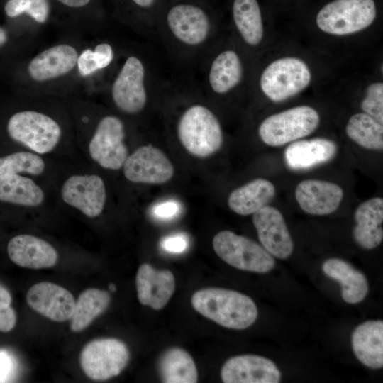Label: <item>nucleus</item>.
I'll use <instances>...</instances> for the list:
<instances>
[{"mask_svg": "<svg viewBox=\"0 0 383 383\" xmlns=\"http://www.w3.org/2000/svg\"><path fill=\"white\" fill-rule=\"evenodd\" d=\"M179 140L191 155L204 158L218 151L223 134L217 116L207 106L194 104L180 116L177 126Z\"/></svg>", "mask_w": 383, "mask_h": 383, "instance_id": "4", "label": "nucleus"}, {"mask_svg": "<svg viewBox=\"0 0 383 383\" xmlns=\"http://www.w3.org/2000/svg\"><path fill=\"white\" fill-rule=\"evenodd\" d=\"M70 160L47 157L19 148L0 155V176H30L54 185L62 167Z\"/></svg>", "mask_w": 383, "mask_h": 383, "instance_id": "14", "label": "nucleus"}, {"mask_svg": "<svg viewBox=\"0 0 383 383\" xmlns=\"http://www.w3.org/2000/svg\"><path fill=\"white\" fill-rule=\"evenodd\" d=\"M233 19L243 41L250 46L259 45L264 35L261 11L257 0H234Z\"/></svg>", "mask_w": 383, "mask_h": 383, "instance_id": "29", "label": "nucleus"}, {"mask_svg": "<svg viewBox=\"0 0 383 383\" xmlns=\"http://www.w3.org/2000/svg\"><path fill=\"white\" fill-rule=\"evenodd\" d=\"M6 132L18 148L54 158L84 160L67 126L45 110L30 108L13 113L7 120Z\"/></svg>", "mask_w": 383, "mask_h": 383, "instance_id": "1", "label": "nucleus"}, {"mask_svg": "<svg viewBox=\"0 0 383 383\" xmlns=\"http://www.w3.org/2000/svg\"><path fill=\"white\" fill-rule=\"evenodd\" d=\"M252 223L261 245L279 259L289 257L294 243L282 213L275 207L265 206L252 214Z\"/></svg>", "mask_w": 383, "mask_h": 383, "instance_id": "15", "label": "nucleus"}, {"mask_svg": "<svg viewBox=\"0 0 383 383\" xmlns=\"http://www.w3.org/2000/svg\"><path fill=\"white\" fill-rule=\"evenodd\" d=\"M225 383H278L281 372L271 360L256 355H242L228 359L221 371Z\"/></svg>", "mask_w": 383, "mask_h": 383, "instance_id": "17", "label": "nucleus"}, {"mask_svg": "<svg viewBox=\"0 0 383 383\" xmlns=\"http://www.w3.org/2000/svg\"><path fill=\"white\" fill-rule=\"evenodd\" d=\"M62 4L72 7L79 8L87 5L91 0H57Z\"/></svg>", "mask_w": 383, "mask_h": 383, "instance_id": "39", "label": "nucleus"}, {"mask_svg": "<svg viewBox=\"0 0 383 383\" xmlns=\"http://www.w3.org/2000/svg\"><path fill=\"white\" fill-rule=\"evenodd\" d=\"M4 11L10 18L26 13L35 21L43 23L48 18L50 5L48 0H8Z\"/></svg>", "mask_w": 383, "mask_h": 383, "instance_id": "33", "label": "nucleus"}, {"mask_svg": "<svg viewBox=\"0 0 383 383\" xmlns=\"http://www.w3.org/2000/svg\"><path fill=\"white\" fill-rule=\"evenodd\" d=\"M111 301L109 293L105 290L89 288L79 294L70 318L71 330L79 332L84 330L108 307Z\"/></svg>", "mask_w": 383, "mask_h": 383, "instance_id": "30", "label": "nucleus"}, {"mask_svg": "<svg viewBox=\"0 0 383 383\" xmlns=\"http://www.w3.org/2000/svg\"><path fill=\"white\" fill-rule=\"evenodd\" d=\"M9 39L7 31L0 26V48L6 44Z\"/></svg>", "mask_w": 383, "mask_h": 383, "instance_id": "41", "label": "nucleus"}, {"mask_svg": "<svg viewBox=\"0 0 383 383\" xmlns=\"http://www.w3.org/2000/svg\"><path fill=\"white\" fill-rule=\"evenodd\" d=\"M319 123L315 109L300 105L265 118L259 126L258 134L265 144L279 147L311 134Z\"/></svg>", "mask_w": 383, "mask_h": 383, "instance_id": "6", "label": "nucleus"}, {"mask_svg": "<svg viewBox=\"0 0 383 383\" xmlns=\"http://www.w3.org/2000/svg\"><path fill=\"white\" fill-rule=\"evenodd\" d=\"M361 109L364 113L383 123V83L374 82L367 87Z\"/></svg>", "mask_w": 383, "mask_h": 383, "instance_id": "34", "label": "nucleus"}, {"mask_svg": "<svg viewBox=\"0 0 383 383\" xmlns=\"http://www.w3.org/2000/svg\"><path fill=\"white\" fill-rule=\"evenodd\" d=\"M135 284L140 303L155 310L167 304L175 289L174 277L170 270H155L148 263L138 267Z\"/></svg>", "mask_w": 383, "mask_h": 383, "instance_id": "20", "label": "nucleus"}, {"mask_svg": "<svg viewBox=\"0 0 383 383\" xmlns=\"http://www.w3.org/2000/svg\"><path fill=\"white\" fill-rule=\"evenodd\" d=\"M188 239L182 233L174 234L165 238L161 243L162 249L171 253H182L188 247Z\"/></svg>", "mask_w": 383, "mask_h": 383, "instance_id": "36", "label": "nucleus"}, {"mask_svg": "<svg viewBox=\"0 0 383 383\" xmlns=\"http://www.w3.org/2000/svg\"><path fill=\"white\" fill-rule=\"evenodd\" d=\"M158 372L163 382L195 383L198 379L197 370L192 356L184 349L173 347L160 356Z\"/></svg>", "mask_w": 383, "mask_h": 383, "instance_id": "28", "label": "nucleus"}, {"mask_svg": "<svg viewBox=\"0 0 383 383\" xmlns=\"http://www.w3.org/2000/svg\"><path fill=\"white\" fill-rule=\"evenodd\" d=\"M382 124L364 112L357 113L349 118L345 132L360 147L380 150L383 148Z\"/></svg>", "mask_w": 383, "mask_h": 383, "instance_id": "31", "label": "nucleus"}, {"mask_svg": "<svg viewBox=\"0 0 383 383\" xmlns=\"http://www.w3.org/2000/svg\"><path fill=\"white\" fill-rule=\"evenodd\" d=\"M147 74L140 57L130 55L126 59L111 89L112 101L119 111L133 116L144 110L148 99Z\"/></svg>", "mask_w": 383, "mask_h": 383, "instance_id": "10", "label": "nucleus"}, {"mask_svg": "<svg viewBox=\"0 0 383 383\" xmlns=\"http://www.w3.org/2000/svg\"><path fill=\"white\" fill-rule=\"evenodd\" d=\"M337 152V145L326 138L297 140L285 149L286 165L293 170H305L331 160Z\"/></svg>", "mask_w": 383, "mask_h": 383, "instance_id": "22", "label": "nucleus"}, {"mask_svg": "<svg viewBox=\"0 0 383 383\" xmlns=\"http://www.w3.org/2000/svg\"><path fill=\"white\" fill-rule=\"evenodd\" d=\"M294 195L299 206L305 213L324 216L338 209L343 198V190L331 182L305 179L297 184Z\"/></svg>", "mask_w": 383, "mask_h": 383, "instance_id": "19", "label": "nucleus"}, {"mask_svg": "<svg viewBox=\"0 0 383 383\" xmlns=\"http://www.w3.org/2000/svg\"><path fill=\"white\" fill-rule=\"evenodd\" d=\"M26 301L34 311L57 322L70 319L75 306L74 298L67 289L50 282L33 285Z\"/></svg>", "mask_w": 383, "mask_h": 383, "instance_id": "18", "label": "nucleus"}, {"mask_svg": "<svg viewBox=\"0 0 383 383\" xmlns=\"http://www.w3.org/2000/svg\"><path fill=\"white\" fill-rule=\"evenodd\" d=\"M180 211V206L178 202L173 200H168L157 204L152 208V214L155 217L161 219H170L175 217Z\"/></svg>", "mask_w": 383, "mask_h": 383, "instance_id": "37", "label": "nucleus"}, {"mask_svg": "<svg viewBox=\"0 0 383 383\" xmlns=\"http://www.w3.org/2000/svg\"><path fill=\"white\" fill-rule=\"evenodd\" d=\"M113 56L111 45L106 43L97 45L94 50L85 49L78 55V71L82 77L89 76L110 65Z\"/></svg>", "mask_w": 383, "mask_h": 383, "instance_id": "32", "label": "nucleus"}, {"mask_svg": "<svg viewBox=\"0 0 383 383\" xmlns=\"http://www.w3.org/2000/svg\"><path fill=\"white\" fill-rule=\"evenodd\" d=\"M243 66L239 55L233 50L218 52L209 62L206 73L208 89L218 95L231 91L240 83Z\"/></svg>", "mask_w": 383, "mask_h": 383, "instance_id": "24", "label": "nucleus"}, {"mask_svg": "<svg viewBox=\"0 0 383 383\" xmlns=\"http://www.w3.org/2000/svg\"><path fill=\"white\" fill-rule=\"evenodd\" d=\"M166 25L170 35L187 48H199L210 40L212 27L209 15L201 7L179 4L167 13Z\"/></svg>", "mask_w": 383, "mask_h": 383, "instance_id": "12", "label": "nucleus"}, {"mask_svg": "<svg viewBox=\"0 0 383 383\" xmlns=\"http://www.w3.org/2000/svg\"><path fill=\"white\" fill-rule=\"evenodd\" d=\"M10 360L6 355L0 353V382L2 381L10 370Z\"/></svg>", "mask_w": 383, "mask_h": 383, "instance_id": "38", "label": "nucleus"}, {"mask_svg": "<svg viewBox=\"0 0 383 383\" xmlns=\"http://www.w3.org/2000/svg\"><path fill=\"white\" fill-rule=\"evenodd\" d=\"M12 297L9 291L0 284V331L7 333L13 330L16 323V314L11 304Z\"/></svg>", "mask_w": 383, "mask_h": 383, "instance_id": "35", "label": "nucleus"}, {"mask_svg": "<svg viewBox=\"0 0 383 383\" xmlns=\"http://www.w3.org/2000/svg\"><path fill=\"white\" fill-rule=\"evenodd\" d=\"M0 203L31 216L61 210L53 184L21 174L0 176Z\"/></svg>", "mask_w": 383, "mask_h": 383, "instance_id": "5", "label": "nucleus"}, {"mask_svg": "<svg viewBox=\"0 0 383 383\" xmlns=\"http://www.w3.org/2000/svg\"><path fill=\"white\" fill-rule=\"evenodd\" d=\"M75 142L83 160L100 171H121L131 152L125 123L113 114L104 115L90 128L87 126Z\"/></svg>", "mask_w": 383, "mask_h": 383, "instance_id": "2", "label": "nucleus"}, {"mask_svg": "<svg viewBox=\"0 0 383 383\" xmlns=\"http://www.w3.org/2000/svg\"><path fill=\"white\" fill-rule=\"evenodd\" d=\"M130 353L127 345L114 338H103L89 342L82 348L79 362L91 379L103 381L118 375L126 367Z\"/></svg>", "mask_w": 383, "mask_h": 383, "instance_id": "11", "label": "nucleus"}, {"mask_svg": "<svg viewBox=\"0 0 383 383\" xmlns=\"http://www.w3.org/2000/svg\"><path fill=\"white\" fill-rule=\"evenodd\" d=\"M353 350L360 362L372 369L383 367V321L370 320L358 325L352 333Z\"/></svg>", "mask_w": 383, "mask_h": 383, "instance_id": "25", "label": "nucleus"}, {"mask_svg": "<svg viewBox=\"0 0 383 383\" xmlns=\"http://www.w3.org/2000/svg\"><path fill=\"white\" fill-rule=\"evenodd\" d=\"M308 65L296 57L287 56L270 63L260 77V87L273 102L287 100L305 89L311 83Z\"/></svg>", "mask_w": 383, "mask_h": 383, "instance_id": "8", "label": "nucleus"}, {"mask_svg": "<svg viewBox=\"0 0 383 383\" xmlns=\"http://www.w3.org/2000/svg\"><path fill=\"white\" fill-rule=\"evenodd\" d=\"M135 4L141 8H150L155 2L156 0H131Z\"/></svg>", "mask_w": 383, "mask_h": 383, "instance_id": "40", "label": "nucleus"}, {"mask_svg": "<svg viewBox=\"0 0 383 383\" xmlns=\"http://www.w3.org/2000/svg\"><path fill=\"white\" fill-rule=\"evenodd\" d=\"M109 289H110V291L111 292H115L116 291V286L114 284H110L109 286Z\"/></svg>", "mask_w": 383, "mask_h": 383, "instance_id": "42", "label": "nucleus"}, {"mask_svg": "<svg viewBox=\"0 0 383 383\" xmlns=\"http://www.w3.org/2000/svg\"><path fill=\"white\" fill-rule=\"evenodd\" d=\"M212 244L217 255L237 269L267 273L274 267V259L261 245L231 231L218 232Z\"/></svg>", "mask_w": 383, "mask_h": 383, "instance_id": "9", "label": "nucleus"}, {"mask_svg": "<svg viewBox=\"0 0 383 383\" xmlns=\"http://www.w3.org/2000/svg\"><path fill=\"white\" fill-rule=\"evenodd\" d=\"M121 171L128 182L148 184L165 183L172 179L174 172L167 155L151 145L140 146L131 152Z\"/></svg>", "mask_w": 383, "mask_h": 383, "instance_id": "13", "label": "nucleus"}, {"mask_svg": "<svg viewBox=\"0 0 383 383\" xmlns=\"http://www.w3.org/2000/svg\"><path fill=\"white\" fill-rule=\"evenodd\" d=\"M353 238L357 244L366 250L377 247L383 240V199H370L356 209Z\"/></svg>", "mask_w": 383, "mask_h": 383, "instance_id": "23", "label": "nucleus"}, {"mask_svg": "<svg viewBox=\"0 0 383 383\" xmlns=\"http://www.w3.org/2000/svg\"><path fill=\"white\" fill-rule=\"evenodd\" d=\"M77 50L68 44H59L45 49L28 63V73L35 82L55 79L70 73L77 65Z\"/></svg>", "mask_w": 383, "mask_h": 383, "instance_id": "21", "label": "nucleus"}, {"mask_svg": "<svg viewBox=\"0 0 383 383\" xmlns=\"http://www.w3.org/2000/svg\"><path fill=\"white\" fill-rule=\"evenodd\" d=\"M194 309L218 324L231 329H245L257 317V309L248 296L234 290L206 288L192 297Z\"/></svg>", "mask_w": 383, "mask_h": 383, "instance_id": "3", "label": "nucleus"}, {"mask_svg": "<svg viewBox=\"0 0 383 383\" xmlns=\"http://www.w3.org/2000/svg\"><path fill=\"white\" fill-rule=\"evenodd\" d=\"M376 16L374 0H333L318 11L316 21L321 31L343 36L365 30Z\"/></svg>", "mask_w": 383, "mask_h": 383, "instance_id": "7", "label": "nucleus"}, {"mask_svg": "<svg viewBox=\"0 0 383 383\" xmlns=\"http://www.w3.org/2000/svg\"><path fill=\"white\" fill-rule=\"evenodd\" d=\"M323 273L341 284V296L348 304L362 301L369 292L365 274L349 262L340 258L326 260L322 265Z\"/></svg>", "mask_w": 383, "mask_h": 383, "instance_id": "26", "label": "nucleus"}, {"mask_svg": "<svg viewBox=\"0 0 383 383\" xmlns=\"http://www.w3.org/2000/svg\"><path fill=\"white\" fill-rule=\"evenodd\" d=\"M275 193L274 185L270 181L255 179L234 189L228 196V205L235 213L248 216L267 206Z\"/></svg>", "mask_w": 383, "mask_h": 383, "instance_id": "27", "label": "nucleus"}, {"mask_svg": "<svg viewBox=\"0 0 383 383\" xmlns=\"http://www.w3.org/2000/svg\"><path fill=\"white\" fill-rule=\"evenodd\" d=\"M9 259L16 265L29 269H46L59 260L55 247L42 237L31 233H21L7 243Z\"/></svg>", "mask_w": 383, "mask_h": 383, "instance_id": "16", "label": "nucleus"}]
</instances>
